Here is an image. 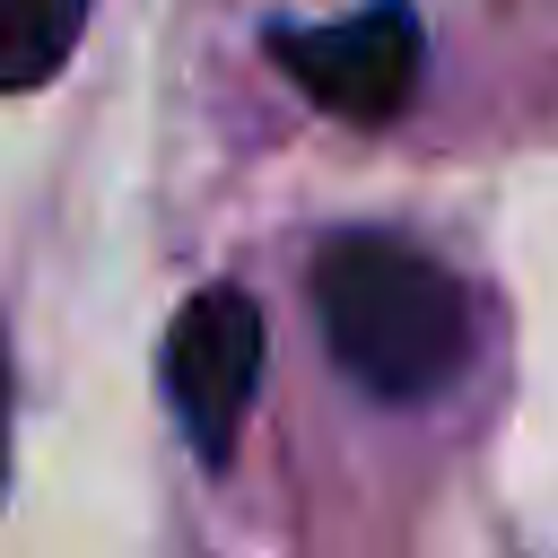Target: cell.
Returning a JSON list of instances; mask_svg holds the SVG:
<instances>
[{"mask_svg": "<svg viewBox=\"0 0 558 558\" xmlns=\"http://www.w3.org/2000/svg\"><path fill=\"white\" fill-rule=\"evenodd\" d=\"M314 314L340 375L375 401H427L471 349V305L453 270L401 235H331L314 253Z\"/></svg>", "mask_w": 558, "mask_h": 558, "instance_id": "obj_1", "label": "cell"}, {"mask_svg": "<svg viewBox=\"0 0 558 558\" xmlns=\"http://www.w3.org/2000/svg\"><path fill=\"white\" fill-rule=\"evenodd\" d=\"M270 61L340 122H392L418 87V61H427V35L401 0H375V9H349V17H323V26H270Z\"/></svg>", "mask_w": 558, "mask_h": 558, "instance_id": "obj_2", "label": "cell"}, {"mask_svg": "<svg viewBox=\"0 0 558 558\" xmlns=\"http://www.w3.org/2000/svg\"><path fill=\"white\" fill-rule=\"evenodd\" d=\"M253 384H262V305L244 288H201L166 331V401L209 471L235 453Z\"/></svg>", "mask_w": 558, "mask_h": 558, "instance_id": "obj_3", "label": "cell"}, {"mask_svg": "<svg viewBox=\"0 0 558 558\" xmlns=\"http://www.w3.org/2000/svg\"><path fill=\"white\" fill-rule=\"evenodd\" d=\"M87 35V0H0V87H44Z\"/></svg>", "mask_w": 558, "mask_h": 558, "instance_id": "obj_4", "label": "cell"}, {"mask_svg": "<svg viewBox=\"0 0 558 558\" xmlns=\"http://www.w3.org/2000/svg\"><path fill=\"white\" fill-rule=\"evenodd\" d=\"M0 471H9V357H0Z\"/></svg>", "mask_w": 558, "mask_h": 558, "instance_id": "obj_5", "label": "cell"}]
</instances>
